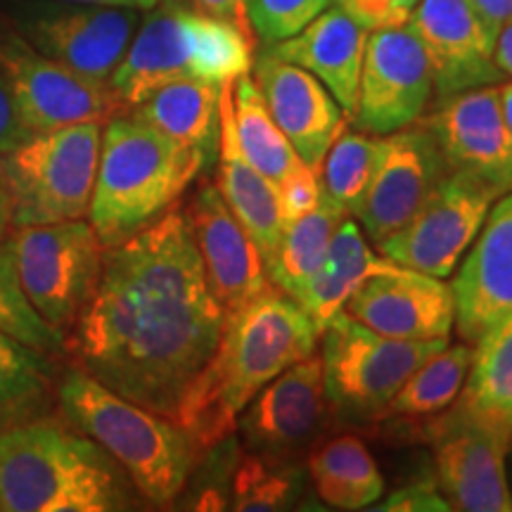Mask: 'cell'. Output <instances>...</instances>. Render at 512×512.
<instances>
[{"mask_svg":"<svg viewBox=\"0 0 512 512\" xmlns=\"http://www.w3.org/2000/svg\"><path fill=\"white\" fill-rule=\"evenodd\" d=\"M494 62L505 76H512V22H505L496 34Z\"/></svg>","mask_w":512,"mask_h":512,"instance_id":"7bdbcfd3","label":"cell"},{"mask_svg":"<svg viewBox=\"0 0 512 512\" xmlns=\"http://www.w3.org/2000/svg\"><path fill=\"white\" fill-rule=\"evenodd\" d=\"M370 510H387V512H448L451 503L441 494V489L432 482L408 484L403 489L394 491L382 505H373Z\"/></svg>","mask_w":512,"mask_h":512,"instance_id":"f35d334b","label":"cell"},{"mask_svg":"<svg viewBox=\"0 0 512 512\" xmlns=\"http://www.w3.org/2000/svg\"><path fill=\"white\" fill-rule=\"evenodd\" d=\"M406 27L425 50L439 100L505 79L494 62L496 31L472 0H420Z\"/></svg>","mask_w":512,"mask_h":512,"instance_id":"5bb4252c","label":"cell"},{"mask_svg":"<svg viewBox=\"0 0 512 512\" xmlns=\"http://www.w3.org/2000/svg\"><path fill=\"white\" fill-rule=\"evenodd\" d=\"M498 95H501V110H503L505 124H508L512 131V83H503V86H498Z\"/></svg>","mask_w":512,"mask_h":512,"instance_id":"bcb514c9","label":"cell"},{"mask_svg":"<svg viewBox=\"0 0 512 512\" xmlns=\"http://www.w3.org/2000/svg\"><path fill=\"white\" fill-rule=\"evenodd\" d=\"M328 403L323 363L313 351L268 382L240 413L238 427L247 451L294 463L318 437Z\"/></svg>","mask_w":512,"mask_h":512,"instance_id":"9a60e30c","label":"cell"},{"mask_svg":"<svg viewBox=\"0 0 512 512\" xmlns=\"http://www.w3.org/2000/svg\"><path fill=\"white\" fill-rule=\"evenodd\" d=\"M380 138L363 131H347L335 138L320 164V197L342 216L356 219L373 181Z\"/></svg>","mask_w":512,"mask_h":512,"instance_id":"1f68e13d","label":"cell"},{"mask_svg":"<svg viewBox=\"0 0 512 512\" xmlns=\"http://www.w3.org/2000/svg\"><path fill=\"white\" fill-rule=\"evenodd\" d=\"M230 114L242 155L280 188L283 178L297 166L299 159L290 140L268 112L264 95L249 74L230 83Z\"/></svg>","mask_w":512,"mask_h":512,"instance_id":"f1b7e54d","label":"cell"},{"mask_svg":"<svg viewBox=\"0 0 512 512\" xmlns=\"http://www.w3.org/2000/svg\"><path fill=\"white\" fill-rule=\"evenodd\" d=\"M472 3L496 34L505 22H512V0H472Z\"/></svg>","mask_w":512,"mask_h":512,"instance_id":"b9f144b4","label":"cell"},{"mask_svg":"<svg viewBox=\"0 0 512 512\" xmlns=\"http://www.w3.org/2000/svg\"><path fill=\"white\" fill-rule=\"evenodd\" d=\"M62 3H74V5H110V8H133L140 12H150L157 8L162 0H62Z\"/></svg>","mask_w":512,"mask_h":512,"instance_id":"ee69618b","label":"cell"},{"mask_svg":"<svg viewBox=\"0 0 512 512\" xmlns=\"http://www.w3.org/2000/svg\"><path fill=\"white\" fill-rule=\"evenodd\" d=\"M98 121L31 133L0 155L12 228L86 219L98 174Z\"/></svg>","mask_w":512,"mask_h":512,"instance_id":"52a82bcc","label":"cell"},{"mask_svg":"<svg viewBox=\"0 0 512 512\" xmlns=\"http://www.w3.org/2000/svg\"><path fill=\"white\" fill-rule=\"evenodd\" d=\"M5 247L29 304L69 335L91 297L105 252L91 223L74 219L10 228Z\"/></svg>","mask_w":512,"mask_h":512,"instance_id":"9c48e42d","label":"cell"},{"mask_svg":"<svg viewBox=\"0 0 512 512\" xmlns=\"http://www.w3.org/2000/svg\"><path fill=\"white\" fill-rule=\"evenodd\" d=\"M190 3L195 5V10L204 12V15L226 19V22L245 31L249 38H254V29L249 24L247 0H190Z\"/></svg>","mask_w":512,"mask_h":512,"instance_id":"60d3db41","label":"cell"},{"mask_svg":"<svg viewBox=\"0 0 512 512\" xmlns=\"http://www.w3.org/2000/svg\"><path fill=\"white\" fill-rule=\"evenodd\" d=\"M472 354L475 349L467 342L453 347L446 344L403 382V387L377 418L425 420L446 411L463 389L467 370L472 366Z\"/></svg>","mask_w":512,"mask_h":512,"instance_id":"f546056e","label":"cell"},{"mask_svg":"<svg viewBox=\"0 0 512 512\" xmlns=\"http://www.w3.org/2000/svg\"><path fill=\"white\" fill-rule=\"evenodd\" d=\"M344 311L394 339H448L456 323L451 285L406 266L368 278L351 294Z\"/></svg>","mask_w":512,"mask_h":512,"instance_id":"ffe728a7","label":"cell"},{"mask_svg":"<svg viewBox=\"0 0 512 512\" xmlns=\"http://www.w3.org/2000/svg\"><path fill=\"white\" fill-rule=\"evenodd\" d=\"M221 88L195 79L164 83L133 107V117L197 150L211 164L219 155Z\"/></svg>","mask_w":512,"mask_h":512,"instance_id":"484cf974","label":"cell"},{"mask_svg":"<svg viewBox=\"0 0 512 512\" xmlns=\"http://www.w3.org/2000/svg\"><path fill=\"white\" fill-rule=\"evenodd\" d=\"M332 0H247L249 24L254 34L271 43L299 34Z\"/></svg>","mask_w":512,"mask_h":512,"instance_id":"d590c367","label":"cell"},{"mask_svg":"<svg viewBox=\"0 0 512 512\" xmlns=\"http://www.w3.org/2000/svg\"><path fill=\"white\" fill-rule=\"evenodd\" d=\"M140 10L74 5L31 17L22 36L50 60L88 79L110 81L140 27Z\"/></svg>","mask_w":512,"mask_h":512,"instance_id":"ac0fdd59","label":"cell"},{"mask_svg":"<svg viewBox=\"0 0 512 512\" xmlns=\"http://www.w3.org/2000/svg\"><path fill=\"white\" fill-rule=\"evenodd\" d=\"M498 197L491 185L448 169L413 219L377 247L399 266L446 280L472 247Z\"/></svg>","mask_w":512,"mask_h":512,"instance_id":"30bf717a","label":"cell"},{"mask_svg":"<svg viewBox=\"0 0 512 512\" xmlns=\"http://www.w3.org/2000/svg\"><path fill=\"white\" fill-rule=\"evenodd\" d=\"M233 83V81H230ZM230 83L221 88V138H219V188L223 202L233 211L249 238L256 242L266 266L278 252L285 219L280 188L256 171L242 155L230 114Z\"/></svg>","mask_w":512,"mask_h":512,"instance_id":"cb8c5ba5","label":"cell"},{"mask_svg":"<svg viewBox=\"0 0 512 512\" xmlns=\"http://www.w3.org/2000/svg\"><path fill=\"white\" fill-rule=\"evenodd\" d=\"M0 72L31 133L112 119L121 107L110 81L88 79L50 60L22 34L0 36Z\"/></svg>","mask_w":512,"mask_h":512,"instance_id":"8fae6325","label":"cell"},{"mask_svg":"<svg viewBox=\"0 0 512 512\" xmlns=\"http://www.w3.org/2000/svg\"><path fill=\"white\" fill-rule=\"evenodd\" d=\"M221 328L223 311L204 278L188 214L171 207L133 238L105 247L72 328L74 354L107 389L174 418Z\"/></svg>","mask_w":512,"mask_h":512,"instance_id":"6da1fadb","label":"cell"},{"mask_svg":"<svg viewBox=\"0 0 512 512\" xmlns=\"http://www.w3.org/2000/svg\"><path fill=\"white\" fill-rule=\"evenodd\" d=\"M354 22L363 29H392L403 27L420 0H335Z\"/></svg>","mask_w":512,"mask_h":512,"instance_id":"8d00e7d4","label":"cell"},{"mask_svg":"<svg viewBox=\"0 0 512 512\" xmlns=\"http://www.w3.org/2000/svg\"><path fill=\"white\" fill-rule=\"evenodd\" d=\"M128 503L124 475L86 434L55 422L0 434L3 512H107Z\"/></svg>","mask_w":512,"mask_h":512,"instance_id":"277c9868","label":"cell"},{"mask_svg":"<svg viewBox=\"0 0 512 512\" xmlns=\"http://www.w3.org/2000/svg\"><path fill=\"white\" fill-rule=\"evenodd\" d=\"M437 138L425 126H406L380 138L373 181L356 219L375 245L401 230L446 176Z\"/></svg>","mask_w":512,"mask_h":512,"instance_id":"2e32d148","label":"cell"},{"mask_svg":"<svg viewBox=\"0 0 512 512\" xmlns=\"http://www.w3.org/2000/svg\"><path fill=\"white\" fill-rule=\"evenodd\" d=\"M309 475L320 501L335 510H370L384 494V479L361 439L325 441L309 458Z\"/></svg>","mask_w":512,"mask_h":512,"instance_id":"83f0119b","label":"cell"},{"mask_svg":"<svg viewBox=\"0 0 512 512\" xmlns=\"http://www.w3.org/2000/svg\"><path fill=\"white\" fill-rule=\"evenodd\" d=\"M254 81L268 112L304 164L320 171L330 145L342 133V107L316 76L264 50L254 64Z\"/></svg>","mask_w":512,"mask_h":512,"instance_id":"7402d4cb","label":"cell"},{"mask_svg":"<svg viewBox=\"0 0 512 512\" xmlns=\"http://www.w3.org/2000/svg\"><path fill=\"white\" fill-rule=\"evenodd\" d=\"M252 38L226 19L157 5L140 19L124 60L112 74L121 105L136 107L171 81L195 79L226 86L252 69Z\"/></svg>","mask_w":512,"mask_h":512,"instance_id":"8992f818","label":"cell"},{"mask_svg":"<svg viewBox=\"0 0 512 512\" xmlns=\"http://www.w3.org/2000/svg\"><path fill=\"white\" fill-rule=\"evenodd\" d=\"M453 403L470 418L512 439V313L475 344L472 366Z\"/></svg>","mask_w":512,"mask_h":512,"instance_id":"4316f807","label":"cell"},{"mask_svg":"<svg viewBox=\"0 0 512 512\" xmlns=\"http://www.w3.org/2000/svg\"><path fill=\"white\" fill-rule=\"evenodd\" d=\"M508 484H510V491H512V444L508 448Z\"/></svg>","mask_w":512,"mask_h":512,"instance_id":"7dc6e473","label":"cell"},{"mask_svg":"<svg viewBox=\"0 0 512 512\" xmlns=\"http://www.w3.org/2000/svg\"><path fill=\"white\" fill-rule=\"evenodd\" d=\"M323 337V384L328 401L351 418H377L403 382L448 339H394L337 313Z\"/></svg>","mask_w":512,"mask_h":512,"instance_id":"ba28073f","label":"cell"},{"mask_svg":"<svg viewBox=\"0 0 512 512\" xmlns=\"http://www.w3.org/2000/svg\"><path fill=\"white\" fill-rule=\"evenodd\" d=\"M12 223H10V200L8 192H5L3 178H0V245H3L5 238H8Z\"/></svg>","mask_w":512,"mask_h":512,"instance_id":"f6af8a7d","label":"cell"},{"mask_svg":"<svg viewBox=\"0 0 512 512\" xmlns=\"http://www.w3.org/2000/svg\"><path fill=\"white\" fill-rule=\"evenodd\" d=\"M280 204H283L285 226L316 209L320 204L318 171L304 162L294 166L280 183Z\"/></svg>","mask_w":512,"mask_h":512,"instance_id":"74e56055","label":"cell"},{"mask_svg":"<svg viewBox=\"0 0 512 512\" xmlns=\"http://www.w3.org/2000/svg\"><path fill=\"white\" fill-rule=\"evenodd\" d=\"M64 418L117 463L147 501H176L195 465V441L178 422L124 399L81 368L60 384Z\"/></svg>","mask_w":512,"mask_h":512,"instance_id":"5b68a950","label":"cell"},{"mask_svg":"<svg viewBox=\"0 0 512 512\" xmlns=\"http://www.w3.org/2000/svg\"><path fill=\"white\" fill-rule=\"evenodd\" d=\"M185 214L200 249L204 278L223 316L242 309L268 290L264 256L223 202L216 185L204 183Z\"/></svg>","mask_w":512,"mask_h":512,"instance_id":"d6986e66","label":"cell"},{"mask_svg":"<svg viewBox=\"0 0 512 512\" xmlns=\"http://www.w3.org/2000/svg\"><path fill=\"white\" fill-rule=\"evenodd\" d=\"M50 375L53 366L46 354L0 330V408L41 396Z\"/></svg>","mask_w":512,"mask_h":512,"instance_id":"e575fe53","label":"cell"},{"mask_svg":"<svg viewBox=\"0 0 512 512\" xmlns=\"http://www.w3.org/2000/svg\"><path fill=\"white\" fill-rule=\"evenodd\" d=\"M304 489V470L292 460L249 453L233 477V510L292 508Z\"/></svg>","mask_w":512,"mask_h":512,"instance_id":"d6a6232c","label":"cell"},{"mask_svg":"<svg viewBox=\"0 0 512 512\" xmlns=\"http://www.w3.org/2000/svg\"><path fill=\"white\" fill-rule=\"evenodd\" d=\"M432 95L425 50L411 29H377L368 34L351 126L370 136H387L413 126Z\"/></svg>","mask_w":512,"mask_h":512,"instance_id":"4fadbf2b","label":"cell"},{"mask_svg":"<svg viewBox=\"0 0 512 512\" xmlns=\"http://www.w3.org/2000/svg\"><path fill=\"white\" fill-rule=\"evenodd\" d=\"M422 126L437 138L448 169L491 185L498 195L512 190V131L505 124L498 86L439 100Z\"/></svg>","mask_w":512,"mask_h":512,"instance_id":"e0dca14e","label":"cell"},{"mask_svg":"<svg viewBox=\"0 0 512 512\" xmlns=\"http://www.w3.org/2000/svg\"><path fill=\"white\" fill-rule=\"evenodd\" d=\"M425 437L437 465V486L451 510L512 512L508 484L512 439L470 418L456 403L427 418Z\"/></svg>","mask_w":512,"mask_h":512,"instance_id":"7c38bea8","label":"cell"},{"mask_svg":"<svg viewBox=\"0 0 512 512\" xmlns=\"http://www.w3.org/2000/svg\"><path fill=\"white\" fill-rule=\"evenodd\" d=\"M366 43L368 29L354 22L342 8H330L320 12L299 34L271 43L268 50L280 60L297 64L316 76L344 114L351 117Z\"/></svg>","mask_w":512,"mask_h":512,"instance_id":"603a6c76","label":"cell"},{"mask_svg":"<svg viewBox=\"0 0 512 512\" xmlns=\"http://www.w3.org/2000/svg\"><path fill=\"white\" fill-rule=\"evenodd\" d=\"M207 166L200 152L133 114L107 119L88 207V223L100 245H121L155 223Z\"/></svg>","mask_w":512,"mask_h":512,"instance_id":"3957f363","label":"cell"},{"mask_svg":"<svg viewBox=\"0 0 512 512\" xmlns=\"http://www.w3.org/2000/svg\"><path fill=\"white\" fill-rule=\"evenodd\" d=\"M396 266L399 264L384 254L377 256L368 247L358 223L351 216H344L335 228L323 264L290 299L302 306L320 335L330 320L344 311L358 287L373 275L387 273Z\"/></svg>","mask_w":512,"mask_h":512,"instance_id":"d4e9b609","label":"cell"},{"mask_svg":"<svg viewBox=\"0 0 512 512\" xmlns=\"http://www.w3.org/2000/svg\"><path fill=\"white\" fill-rule=\"evenodd\" d=\"M344 216L320 197V204L302 219L287 223L278 252L266 266L271 283L292 297L323 264L325 252Z\"/></svg>","mask_w":512,"mask_h":512,"instance_id":"4dcf8cb0","label":"cell"},{"mask_svg":"<svg viewBox=\"0 0 512 512\" xmlns=\"http://www.w3.org/2000/svg\"><path fill=\"white\" fill-rule=\"evenodd\" d=\"M451 290L456 302L453 325L467 344H477L512 313V190L491 204Z\"/></svg>","mask_w":512,"mask_h":512,"instance_id":"44dd1931","label":"cell"},{"mask_svg":"<svg viewBox=\"0 0 512 512\" xmlns=\"http://www.w3.org/2000/svg\"><path fill=\"white\" fill-rule=\"evenodd\" d=\"M29 136L31 131L24 126L22 117H19L8 81H5L3 72H0V155L10 152L12 147H17Z\"/></svg>","mask_w":512,"mask_h":512,"instance_id":"ab89813d","label":"cell"},{"mask_svg":"<svg viewBox=\"0 0 512 512\" xmlns=\"http://www.w3.org/2000/svg\"><path fill=\"white\" fill-rule=\"evenodd\" d=\"M0 330L46 356L64 349L62 332H57L53 325L38 316V311L24 297L15 261H12L5 242L0 245Z\"/></svg>","mask_w":512,"mask_h":512,"instance_id":"836d02e7","label":"cell"},{"mask_svg":"<svg viewBox=\"0 0 512 512\" xmlns=\"http://www.w3.org/2000/svg\"><path fill=\"white\" fill-rule=\"evenodd\" d=\"M318 337L302 306L268 287L223 316L219 344L171 420L200 451L216 446L238 427L240 413L268 382L316 351Z\"/></svg>","mask_w":512,"mask_h":512,"instance_id":"7a4b0ae2","label":"cell"}]
</instances>
